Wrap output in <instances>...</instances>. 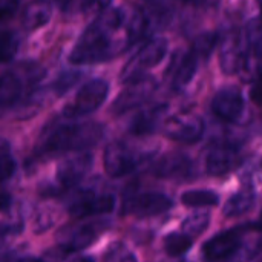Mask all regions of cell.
Listing matches in <instances>:
<instances>
[{
  "mask_svg": "<svg viewBox=\"0 0 262 262\" xmlns=\"http://www.w3.org/2000/svg\"><path fill=\"white\" fill-rule=\"evenodd\" d=\"M126 23V14L120 8H107L84 29L69 55L72 64H94L106 61L118 54L112 34Z\"/></svg>",
  "mask_w": 262,
  "mask_h": 262,
  "instance_id": "obj_1",
  "label": "cell"
},
{
  "mask_svg": "<svg viewBox=\"0 0 262 262\" xmlns=\"http://www.w3.org/2000/svg\"><path fill=\"white\" fill-rule=\"evenodd\" d=\"M104 129L98 123H60L51 126L41 138V150L48 154L86 150L103 138Z\"/></svg>",
  "mask_w": 262,
  "mask_h": 262,
  "instance_id": "obj_2",
  "label": "cell"
},
{
  "mask_svg": "<svg viewBox=\"0 0 262 262\" xmlns=\"http://www.w3.org/2000/svg\"><path fill=\"white\" fill-rule=\"evenodd\" d=\"M45 71L34 61L17 63L0 75V114L31 97L43 80Z\"/></svg>",
  "mask_w": 262,
  "mask_h": 262,
  "instance_id": "obj_3",
  "label": "cell"
},
{
  "mask_svg": "<svg viewBox=\"0 0 262 262\" xmlns=\"http://www.w3.org/2000/svg\"><path fill=\"white\" fill-rule=\"evenodd\" d=\"M167 52V41L163 37H157L149 40L123 68L121 71V81L123 83H130L134 80H138L141 77H144V72L154 66H157L158 63H161V60L164 58Z\"/></svg>",
  "mask_w": 262,
  "mask_h": 262,
  "instance_id": "obj_4",
  "label": "cell"
},
{
  "mask_svg": "<svg viewBox=\"0 0 262 262\" xmlns=\"http://www.w3.org/2000/svg\"><path fill=\"white\" fill-rule=\"evenodd\" d=\"M109 94V84L106 80L94 78L81 86L77 92L74 101L64 106L63 117L64 118H80L95 112L106 100Z\"/></svg>",
  "mask_w": 262,
  "mask_h": 262,
  "instance_id": "obj_5",
  "label": "cell"
},
{
  "mask_svg": "<svg viewBox=\"0 0 262 262\" xmlns=\"http://www.w3.org/2000/svg\"><path fill=\"white\" fill-rule=\"evenodd\" d=\"M141 161L143 158L138 157L135 150L130 149L123 141L111 143L106 147L104 158H103L104 170L111 178H121L132 173L140 166Z\"/></svg>",
  "mask_w": 262,
  "mask_h": 262,
  "instance_id": "obj_6",
  "label": "cell"
},
{
  "mask_svg": "<svg viewBox=\"0 0 262 262\" xmlns=\"http://www.w3.org/2000/svg\"><path fill=\"white\" fill-rule=\"evenodd\" d=\"M157 91V81L152 77H141L127 83L126 89L117 97L112 104V112L121 115L127 111H132L141 104H144Z\"/></svg>",
  "mask_w": 262,
  "mask_h": 262,
  "instance_id": "obj_7",
  "label": "cell"
},
{
  "mask_svg": "<svg viewBox=\"0 0 262 262\" xmlns=\"http://www.w3.org/2000/svg\"><path fill=\"white\" fill-rule=\"evenodd\" d=\"M164 134L175 141L196 143L204 134V121L195 114L183 112L166 120Z\"/></svg>",
  "mask_w": 262,
  "mask_h": 262,
  "instance_id": "obj_8",
  "label": "cell"
},
{
  "mask_svg": "<svg viewBox=\"0 0 262 262\" xmlns=\"http://www.w3.org/2000/svg\"><path fill=\"white\" fill-rule=\"evenodd\" d=\"M115 207V198L112 195H97L92 190H80L69 201V213L75 218H84L89 215L109 213Z\"/></svg>",
  "mask_w": 262,
  "mask_h": 262,
  "instance_id": "obj_9",
  "label": "cell"
},
{
  "mask_svg": "<svg viewBox=\"0 0 262 262\" xmlns=\"http://www.w3.org/2000/svg\"><path fill=\"white\" fill-rule=\"evenodd\" d=\"M101 223H91V224H78V226H68L58 233V244L60 249L64 252H78L89 247L100 232L103 230Z\"/></svg>",
  "mask_w": 262,
  "mask_h": 262,
  "instance_id": "obj_10",
  "label": "cell"
},
{
  "mask_svg": "<svg viewBox=\"0 0 262 262\" xmlns=\"http://www.w3.org/2000/svg\"><path fill=\"white\" fill-rule=\"evenodd\" d=\"M172 200L163 193H141L129 198L124 203L123 212L140 218H149L167 212L169 209H172Z\"/></svg>",
  "mask_w": 262,
  "mask_h": 262,
  "instance_id": "obj_11",
  "label": "cell"
},
{
  "mask_svg": "<svg viewBox=\"0 0 262 262\" xmlns=\"http://www.w3.org/2000/svg\"><path fill=\"white\" fill-rule=\"evenodd\" d=\"M246 48L239 31L229 32L221 43L220 49V66L224 74H236L246 64Z\"/></svg>",
  "mask_w": 262,
  "mask_h": 262,
  "instance_id": "obj_12",
  "label": "cell"
},
{
  "mask_svg": "<svg viewBox=\"0 0 262 262\" xmlns=\"http://www.w3.org/2000/svg\"><path fill=\"white\" fill-rule=\"evenodd\" d=\"M246 227L223 232L204 244V256L209 261H223L235 255L243 243V233Z\"/></svg>",
  "mask_w": 262,
  "mask_h": 262,
  "instance_id": "obj_13",
  "label": "cell"
},
{
  "mask_svg": "<svg viewBox=\"0 0 262 262\" xmlns=\"http://www.w3.org/2000/svg\"><path fill=\"white\" fill-rule=\"evenodd\" d=\"M244 97L236 88H224L221 89L212 100L213 114L229 123L238 121L244 112Z\"/></svg>",
  "mask_w": 262,
  "mask_h": 262,
  "instance_id": "obj_14",
  "label": "cell"
},
{
  "mask_svg": "<svg viewBox=\"0 0 262 262\" xmlns=\"http://www.w3.org/2000/svg\"><path fill=\"white\" fill-rule=\"evenodd\" d=\"M154 173L166 180H189L195 177V164L187 155L172 152L157 163Z\"/></svg>",
  "mask_w": 262,
  "mask_h": 262,
  "instance_id": "obj_15",
  "label": "cell"
},
{
  "mask_svg": "<svg viewBox=\"0 0 262 262\" xmlns=\"http://www.w3.org/2000/svg\"><path fill=\"white\" fill-rule=\"evenodd\" d=\"M92 167L91 154H78L63 160L57 167V181L61 189H69L78 184Z\"/></svg>",
  "mask_w": 262,
  "mask_h": 262,
  "instance_id": "obj_16",
  "label": "cell"
},
{
  "mask_svg": "<svg viewBox=\"0 0 262 262\" xmlns=\"http://www.w3.org/2000/svg\"><path fill=\"white\" fill-rule=\"evenodd\" d=\"M243 163V157L238 149L230 146H221L209 152L206 158V172L212 177H223L235 170Z\"/></svg>",
  "mask_w": 262,
  "mask_h": 262,
  "instance_id": "obj_17",
  "label": "cell"
},
{
  "mask_svg": "<svg viewBox=\"0 0 262 262\" xmlns=\"http://www.w3.org/2000/svg\"><path fill=\"white\" fill-rule=\"evenodd\" d=\"M198 63H200V57L192 49H189L187 52H184L178 57V61L172 68L173 89H181L192 81V78L196 74Z\"/></svg>",
  "mask_w": 262,
  "mask_h": 262,
  "instance_id": "obj_18",
  "label": "cell"
},
{
  "mask_svg": "<svg viewBox=\"0 0 262 262\" xmlns=\"http://www.w3.org/2000/svg\"><path fill=\"white\" fill-rule=\"evenodd\" d=\"M52 15V5L49 0H32L29 2L21 15V23L25 29L35 31L43 28Z\"/></svg>",
  "mask_w": 262,
  "mask_h": 262,
  "instance_id": "obj_19",
  "label": "cell"
},
{
  "mask_svg": "<svg viewBox=\"0 0 262 262\" xmlns=\"http://www.w3.org/2000/svg\"><path fill=\"white\" fill-rule=\"evenodd\" d=\"M167 106L166 104H155L152 107H147L141 111L130 123V132L134 135H149L152 134L158 123L161 121Z\"/></svg>",
  "mask_w": 262,
  "mask_h": 262,
  "instance_id": "obj_20",
  "label": "cell"
},
{
  "mask_svg": "<svg viewBox=\"0 0 262 262\" xmlns=\"http://www.w3.org/2000/svg\"><path fill=\"white\" fill-rule=\"evenodd\" d=\"M255 206V193L252 189H244L233 195L224 206V215L227 218H235L247 213Z\"/></svg>",
  "mask_w": 262,
  "mask_h": 262,
  "instance_id": "obj_21",
  "label": "cell"
},
{
  "mask_svg": "<svg viewBox=\"0 0 262 262\" xmlns=\"http://www.w3.org/2000/svg\"><path fill=\"white\" fill-rule=\"evenodd\" d=\"M150 29V18L146 12L137 11L129 21L126 23V38H127V46H132L143 40L146 34Z\"/></svg>",
  "mask_w": 262,
  "mask_h": 262,
  "instance_id": "obj_22",
  "label": "cell"
},
{
  "mask_svg": "<svg viewBox=\"0 0 262 262\" xmlns=\"http://www.w3.org/2000/svg\"><path fill=\"white\" fill-rule=\"evenodd\" d=\"M181 201L187 207H212L220 203V196L210 190H187L181 195Z\"/></svg>",
  "mask_w": 262,
  "mask_h": 262,
  "instance_id": "obj_23",
  "label": "cell"
},
{
  "mask_svg": "<svg viewBox=\"0 0 262 262\" xmlns=\"http://www.w3.org/2000/svg\"><path fill=\"white\" fill-rule=\"evenodd\" d=\"M193 239L184 233H170L164 239V250L169 256H181L192 247Z\"/></svg>",
  "mask_w": 262,
  "mask_h": 262,
  "instance_id": "obj_24",
  "label": "cell"
},
{
  "mask_svg": "<svg viewBox=\"0 0 262 262\" xmlns=\"http://www.w3.org/2000/svg\"><path fill=\"white\" fill-rule=\"evenodd\" d=\"M18 49V37L15 32H0V66L11 61Z\"/></svg>",
  "mask_w": 262,
  "mask_h": 262,
  "instance_id": "obj_25",
  "label": "cell"
},
{
  "mask_svg": "<svg viewBox=\"0 0 262 262\" xmlns=\"http://www.w3.org/2000/svg\"><path fill=\"white\" fill-rule=\"evenodd\" d=\"M209 223H210L209 215H206V213H195V215H190L189 218H186L183 221L181 229H183L184 235H187V236H190L193 239L195 236H200L209 227Z\"/></svg>",
  "mask_w": 262,
  "mask_h": 262,
  "instance_id": "obj_26",
  "label": "cell"
},
{
  "mask_svg": "<svg viewBox=\"0 0 262 262\" xmlns=\"http://www.w3.org/2000/svg\"><path fill=\"white\" fill-rule=\"evenodd\" d=\"M216 41H218V35L215 32H206V34H201L200 37L195 38V41L192 43L190 49L200 58H206V57H209V54L216 46Z\"/></svg>",
  "mask_w": 262,
  "mask_h": 262,
  "instance_id": "obj_27",
  "label": "cell"
},
{
  "mask_svg": "<svg viewBox=\"0 0 262 262\" xmlns=\"http://www.w3.org/2000/svg\"><path fill=\"white\" fill-rule=\"evenodd\" d=\"M81 78V74L77 71H66L61 75H58V78L54 81V89L58 95L68 92L72 86H75L78 83V80Z\"/></svg>",
  "mask_w": 262,
  "mask_h": 262,
  "instance_id": "obj_28",
  "label": "cell"
},
{
  "mask_svg": "<svg viewBox=\"0 0 262 262\" xmlns=\"http://www.w3.org/2000/svg\"><path fill=\"white\" fill-rule=\"evenodd\" d=\"M15 172V161L11 155L0 157V183L9 180Z\"/></svg>",
  "mask_w": 262,
  "mask_h": 262,
  "instance_id": "obj_29",
  "label": "cell"
},
{
  "mask_svg": "<svg viewBox=\"0 0 262 262\" xmlns=\"http://www.w3.org/2000/svg\"><path fill=\"white\" fill-rule=\"evenodd\" d=\"M112 0H83L81 2V9L86 12H103L111 6Z\"/></svg>",
  "mask_w": 262,
  "mask_h": 262,
  "instance_id": "obj_30",
  "label": "cell"
},
{
  "mask_svg": "<svg viewBox=\"0 0 262 262\" xmlns=\"http://www.w3.org/2000/svg\"><path fill=\"white\" fill-rule=\"evenodd\" d=\"M17 8H18V0H0V21L14 15Z\"/></svg>",
  "mask_w": 262,
  "mask_h": 262,
  "instance_id": "obj_31",
  "label": "cell"
},
{
  "mask_svg": "<svg viewBox=\"0 0 262 262\" xmlns=\"http://www.w3.org/2000/svg\"><path fill=\"white\" fill-rule=\"evenodd\" d=\"M252 100L258 104L262 106V77L258 78V81L253 84L252 88Z\"/></svg>",
  "mask_w": 262,
  "mask_h": 262,
  "instance_id": "obj_32",
  "label": "cell"
},
{
  "mask_svg": "<svg viewBox=\"0 0 262 262\" xmlns=\"http://www.w3.org/2000/svg\"><path fill=\"white\" fill-rule=\"evenodd\" d=\"M9 204H11V198H9L6 193L0 192V210L8 209V207H9Z\"/></svg>",
  "mask_w": 262,
  "mask_h": 262,
  "instance_id": "obj_33",
  "label": "cell"
},
{
  "mask_svg": "<svg viewBox=\"0 0 262 262\" xmlns=\"http://www.w3.org/2000/svg\"><path fill=\"white\" fill-rule=\"evenodd\" d=\"M117 262H137V259H135L134 255H124L123 258H120Z\"/></svg>",
  "mask_w": 262,
  "mask_h": 262,
  "instance_id": "obj_34",
  "label": "cell"
},
{
  "mask_svg": "<svg viewBox=\"0 0 262 262\" xmlns=\"http://www.w3.org/2000/svg\"><path fill=\"white\" fill-rule=\"evenodd\" d=\"M72 262H95V259L92 256H81V258H77Z\"/></svg>",
  "mask_w": 262,
  "mask_h": 262,
  "instance_id": "obj_35",
  "label": "cell"
},
{
  "mask_svg": "<svg viewBox=\"0 0 262 262\" xmlns=\"http://www.w3.org/2000/svg\"><path fill=\"white\" fill-rule=\"evenodd\" d=\"M72 2H74V0H58V3H61V6H63L64 9L69 8V6L72 5Z\"/></svg>",
  "mask_w": 262,
  "mask_h": 262,
  "instance_id": "obj_36",
  "label": "cell"
},
{
  "mask_svg": "<svg viewBox=\"0 0 262 262\" xmlns=\"http://www.w3.org/2000/svg\"><path fill=\"white\" fill-rule=\"evenodd\" d=\"M18 262H41L40 259H35V258H25V259H20Z\"/></svg>",
  "mask_w": 262,
  "mask_h": 262,
  "instance_id": "obj_37",
  "label": "cell"
},
{
  "mask_svg": "<svg viewBox=\"0 0 262 262\" xmlns=\"http://www.w3.org/2000/svg\"><path fill=\"white\" fill-rule=\"evenodd\" d=\"M181 2H184V3H190V5H198V3H201L203 0H181Z\"/></svg>",
  "mask_w": 262,
  "mask_h": 262,
  "instance_id": "obj_38",
  "label": "cell"
},
{
  "mask_svg": "<svg viewBox=\"0 0 262 262\" xmlns=\"http://www.w3.org/2000/svg\"><path fill=\"white\" fill-rule=\"evenodd\" d=\"M259 8H261V20H262V0H259Z\"/></svg>",
  "mask_w": 262,
  "mask_h": 262,
  "instance_id": "obj_39",
  "label": "cell"
},
{
  "mask_svg": "<svg viewBox=\"0 0 262 262\" xmlns=\"http://www.w3.org/2000/svg\"><path fill=\"white\" fill-rule=\"evenodd\" d=\"M149 2H154V0H149Z\"/></svg>",
  "mask_w": 262,
  "mask_h": 262,
  "instance_id": "obj_40",
  "label": "cell"
}]
</instances>
